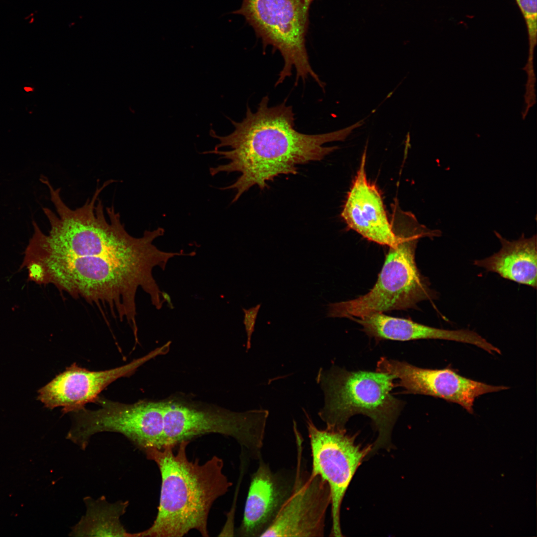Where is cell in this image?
I'll return each instance as SVG.
<instances>
[{
    "mask_svg": "<svg viewBox=\"0 0 537 537\" xmlns=\"http://www.w3.org/2000/svg\"><path fill=\"white\" fill-rule=\"evenodd\" d=\"M163 404L164 445L176 446L198 436L219 434L234 438L254 459L262 456L268 410L236 412L176 399Z\"/></svg>",
    "mask_w": 537,
    "mask_h": 537,
    "instance_id": "obj_7",
    "label": "cell"
},
{
    "mask_svg": "<svg viewBox=\"0 0 537 537\" xmlns=\"http://www.w3.org/2000/svg\"><path fill=\"white\" fill-rule=\"evenodd\" d=\"M312 458L311 472L327 483L331 495L332 526L331 536H343L340 524L341 504L357 468L371 450L362 448L346 430L318 429L304 411Z\"/></svg>",
    "mask_w": 537,
    "mask_h": 537,
    "instance_id": "obj_10",
    "label": "cell"
},
{
    "mask_svg": "<svg viewBox=\"0 0 537 537\" xmlns=\"http://www.w3.org/2000/svg\"><path fill=\"white\" fill-rule=\"evenodd\" d=\"M252 475L238 536L261 537L270 525L289 495L292 481L273 472L262 459Z\"/></svg>",
    "mask_w": 537,
    "mask_h": 537,
    "instance_id": "obj_14",
    "label": "cell"
},
{
    "mask_svg": "<svg viewBox=\"0 0 537 537\" xmlns=\"http://www.w3.org/2000/svg\"><path fill=\"white\" fill-rule=\"evenodd\" d=\"M501 247L484 259L475 260L473 265L516 283L536 288L537 285V236L509 241L494 231Z\"/></svg>",
    "mask_w": 537,
    "mask_h": 537,
    "instance_id": "obj_16",
    "label": "cell"
},
{
    "mask_svg": "<svg viewBox=\"0 0 537 537\" xmlns=\"http://www.w3.org/2000/svg\"><path fill=\"white\" fill-rule=\"evenodd\" d=\"M396 244L389 247L377 280L370 291L357 298L328 305L327 317L359 318L374 313L414 308L423 301L434 300L438 293L419 270L415 252L423 237L441 235L420 224L415 216L393 206L391 222Z\"/></svg>",
    "mask_w": 537,
    "mask_h": 537,
    "instance_id": "obj_4",
    "label": "cell"
},
{
    "mask_svg": "<svg viewBox=\"0 0 537 537\" xmlns=\"http://www.w3.org/2000/svg\"><path fill=\"white\" fill-rule=\"evenodd\" d=\"M190 441L176 447L165 445L144 451L157 465L161 475L158 513L150 528L133 537H181L192 530L209 537L208 518L211 508L232 485L223 473L224 462L214 455L204 463L189 460L186 448Z\"/></svg>",
    "mask_w": 537,
    "mask_h": 537,
    "instance_id": "obj_3",
    "label": "cell"
},
{
    "mask_svg": "<svg viewBox=\"0 0 537 537\" xmlns=\"http://www.w3.org/2000/svg\"><path fill=\"white\" fill-rule=\"evenodd\" d=\"M158 227L139 238L126 231L121 218L103 212H85L66 221L55 235L50 248L35 242V259L45 273L46 283L96 305L102 315L136 322V295L140 287L153 305L163 298L152 270H164L178 255L153 244L164 235Z\"/></svg>",
    "mask_w": 537,
    "mask_h": 537,
    "instance_id": "obj_1",
    "label": "cell"
},
{
    "mask_svg": "<svg viewBox=\"0 0 537 537\" xmlns=\"http://www.w3.org/2000/svg\"><path fill=\"white\" fill-rule=\"evenodd\" d=\"M393 375L396 386L406 393L429 395L457 404L473 414L475 399L491 392L507 390L504 385H492L460 375L450 368H420L405 361L382 358L376 370Z\"/></svg>",
    "mask_w": 537,
    "mask_h": 537,
    "instance_id": "obj_11",
    "label": "cell"
},
{
    "mask_svg": "<svg viewBox=\"0 0 537 537\" xmlns=\"http://www.w3.org/2000/svg\"><path fill=\"white\" fill-rule=\"evenodd\" d=\"M162 296L165 302L168 303V306L171 309L174 308V306L172 302L171 298L168 293L165 291H162Z\"/></svg>",
    "mask_w": 537,
    "mask_h": 537,
    "instance_id": "obj_20",
    "label": "cell"
},
{
    "mask_svg": "<svg viewBox=\"0 0 537 537\" xmlns=\"http://www.w3.org/2000/svg\"><path fill=\"white\" fill-rule=\"evenodd\" d=\"M165 351L163 346L124 365L105 370L90 371L74 363L40 389L37 399L50 409L62 407L64 414L77 411L86 404L94 402L112 382L131 375L140 366Z\"/></svg>",
    "mask_w": 537,
    "mask_h": 537,
    "instance_id": "obj_12",
    "label": "cell"
},
{
    "mask_svg": "<svg viewBox=\"0 0 537 537\" xmlns=\"http://www.w3.org/2000/svg\"><path fill=\"white\" fill-rule=\"evenodd\" d=\"M96 410L85 407L72 412L73 422L66 438L82 449L91 436L113 432L123 435L144 451L164 445L163 401H140L126 404L98 397Z\"/></svg>",
    "mask_w": 537,
    "mask_h": 537,
    "instance_id": "obj_8",
    "label": "cell"
},
{
    "mask_svg": "<svg viewBox=\"0 0 537 537\" xmlns=\"http://www.w3.org/2000/svg\"><path fill=\"white\" fill-rule=\"evenodd\" d=\"M297 448L295 475L290 492L273 521L261 537H321L331 495L326 482L305 469L302 438L294 429Z\"/></svg>",
    "mask_w": 537,
    "mask_h": 537,
    "instance_id": "obj_9",
    "label": "cell"
},
{
    "mask_svg": "<svg viewBox=\"0 0 537 537\" xmlns=\"http://www.w3.org/2000/svg\"><path fill=\"white\" fill-rule=\"evenodd\" d=\"M86 512L72 528L70 536L74 537H132L121 522L128 501L109 503L104 496L96 500L84 498Z\"/></svg>",
    "mask_w": 537,
    "mask_h": 537,
    "instance_id": "obj_17",
    "label": "cell"
},
{
    "mask_svg": "<svg viewBox=\"0 0 537 537\" xmlns=\"http://www.w3.org/2000/svg\"><path fill=\"white\" fill-rule=\"evenodd\" d=\"M268 102V96L263 97L255 112L247 106L245 117L240 122L228 118L234 130L227 135L219 136L213 130L210 131V135L219 142L213 150L202 154H216L229 161L210 168V174L240 173L232 184L220 188L236 191L232 203L254 185L263 190L268 187V181L281 175L297 174V166L323 160L338 148L324 145L344 141L353 130L361 125L358 122L328 133H301L295 129L294 113L286 99L272 106Z\"/></svg>",
    "mask_w": 537,
    "mask_h": 537,
    "instance_id": "obj_2",
    "label": "cell"
},
{
    "mask_svg": "<svg viewBox=\"0 0 537 537\" xmlns=\"http://www.w3.org/2000/svg\"><path fill=\"white\" fill-rule=\"evenodd\" d=\"M316 379L325 395L324 406L318 415L327 429L345 431L350 418L361 414L371 419L378 432L373 449L389 444L404 403L391 393L395 379L393 375L377 371H350L333 366L329 370L320 369Z\"/></svg>",
    "mask_w": 537,
    "mask_h": 537,
    "instance_id": "obj_5",
    "label": "cell"
},
{
    "mask_svg": "<svg viewBox=\"0 0 537 537\" xmlns=\"http://www.w3.org/2000/svg\"><path fill=\"white\" fill-rule=\"evenodd\" d=\"M366 147L341 215L348 227L363 237L391 247L396 245L397 238L379 191L367 179Z\"/></svg>",
    "mask_w": 537,
    "mask_h": 537,
    "instance_id": "obj_13",
    "label": "cell"
},
{
    "mask_svg": "<svg viewBox=\"0 0 537 537\" xmlns=\"http://www.w3.org/2000/svg\"><path fill=\"white\" fill-rule=\"evenodd\" d=\"M526 22L530 58H533L537 38V0H515Z\"/></svg>",
    "mask_w": 537,
    "mask_h": 537,
    "instance_id": "obj_18",
    "label": "cell"
},
{
    "mask_svg": "<svg viewBox=\"0 0 537 537\" xmlns=\"http://www.w3.org/2000/svg\"><path fill=\"white\" fill-rule=\"evenodd\" d=\"M314 0H243L233 13L244 16L262 41L263 48L270 45L278 50L283 66L275 86L282 84L295 69V85L311 77L321 88L324 83L313 70L305 46L309 10Z\"/></svg>",
    "mask_w": 537,
    "mask_h": 537,
    "instance_id": "obj_6",
    "label": "cell"
},
{
    "mask_svg": "<svg viewBox=\"0 0 537 537\" xmlns=\"http://www.w3.org/2000/svg\"><path fill=\"white\" fill-rule=\"evenodd\" d=\"M351 319L362 326V330L367 335L377 340L406 341L440 339L471 344L483 350L488 346V342L473 331L440 329L410 319L387 316L383 313H374Z\"/></svg>",
    "mask_w": 537,
    "mask_h": 537,
    "instance_id": "obj_15",
    "label": "cell"
},
{
    "mask_svg": "<svg viewBox=\"0 0 537 537\" xmlns=\"http://www.w3.org/2000/svg\"><path fill=\"white\" fill-rule=\"evenodd\" d=\"M261 304H258L255 306L246 309L242 308L244 313V319L243 321L245 330L247 333V350L251 348V337L255 330V326L258 314L260 309Z\"/></svg>",
    "mask_w": 537,
    "mask_h": 537,
    "instance_id": "obj_19",
    "label": "cell"
}]
</instances>
